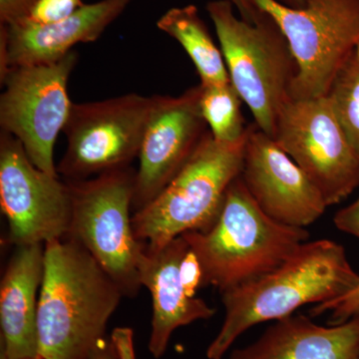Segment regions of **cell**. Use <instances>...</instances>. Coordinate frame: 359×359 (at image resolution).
<instances>
[{
	"label": "cell",
	"mask_w": 359,
	"mask_h": 359,
	"mask_svg": "<svg viewBox=\"0 0 359 359\" xmlns=\"http://www.w3.org/2000/svg\"><path fill=\"white\" fill-rule=\"evenodd\" d=\"M122 297L117 283L76 241L66 237L45 244L39 358L89 359Z\"/></svg>",
	"instance_id": "cell-1"
},
{
	"label": "cell",
	"mask_w": 359,
	"mask_h": 359,
	"mask_svg": "<svg viewBox=\"0 0 359 359\" xmlns=\"http://www.w3.org/2000/svg\"><path fill=\"white\" fill-rule=\"evenodd\" d=\"M358 283L359 275L341 245L308 241L273 271L222 294L224 323L205 355L223 359L250 327L287 318L306 304L334 302Z\"/></svg>",
	"instance_id": "cell-2"
},
{
	"label": "cell",
	"mask_w": 359,
	"mask_h": 359,
	"mask_svg": "<svg viewBox=\"0 0 359 359\" xmlns=\"http://www.w3.org/2000/svg\"><path fill=\"white\" fill-rule=\"evenodd\" d=\"M182 237L199 261L204 285L223 294L278 268L308 242L309 233L269 217L238 175L214 224Z\"/></svg>",
	"instance_id": "cell-3"
},
{
	"label": "cell",
	"mask_w": 359,
	"mask_h": 359,
	"mask_svg": "<svg viewBox=\"0 0 359 359\" xmlns=\"http://www.w3.org/2000/svg\"><path fill=\"white\" fill-rule=\"evenodd\" d=\"M231 0H212L207 11L215 25L231 83L262 131L273 138L276 118L297 72L280 26L264 13L250 23L233 13Z\"/></svg>",
	"instance_id": "cell-4"
},
{
	"label": "cell",
	"mask_w": 359,
	"mask_h": 359,
	"mask_svg": "<svg viewBox=\"0 0 359 359\" xmlns=\"http://www.w3.org/2000/svg\"><path fill=\"white\" fill-rule=\"evenodd\" d=\"M245 143V139L222 143L209 130L164 190L134 212L136 238L146 247L160 248L188 231L209 229L218 218L229 187L241 174Z\"/></svg>",
	"instance_id": "cell-5"
},
{
	"label": "cell",
	"mask_w": 359,
	"mask_h": 359,
	"mask_svg": "<svg viewBox=\"0 0 359 359\" xmlns=\"http://www.w3.org/2000/svg\"><path fill=\"white\" fill-rule=\"evenodd\" d=\"M136 172L129 167L93 179L67 181L72 195V219L67 237L88 250L122 290L138 294L139 264L145 245L132 224Z\"/></svg>",
	"instance_id": "cell-6"
},
{
	"label": "cell",
	"mask_w": 359,
	"mask_h": 359,
	"mask_svg": "<svg viewBox=\"0 0 359 359\" xmlns=\"http://www.w3.org/2000/svg\"><path fill=\"white\" fill-rule=\"evenodd\" d=\"M280 26L297 62L292 99L325 96L359 44V0H306L301 8L250 0Z\"/></svg>",
	"instance_id": "cell-7"
},
{
	"label": "cell",
	"mask_w": 359,
	"mask_h": 359,
	"mask_svg": "<svg viewBox=\"0 0 359 359\" xmlns=\"http://www.w3.org/2000/svg\"><path fill=\"white\" fill-rule=\"evenodd\" d=\"M77 59L73 50L53 63L15 66L0 74L2 132L18 139L33 165L52 176H59L54 146L72 109L68 81Z\"/></svg>",
	"instance_id": "cell-8"
},
{
	"label": "cell",
	"mask_w": 359,
	"mask_h": 359,
	"mask_svg": "<svg viewBox=\"0 0 359 359\" xmlns=\"http://www.w3.org/2000/svg\"><path fill=\"white\" fill-rule=\"evenodd\" d=\"M156 96L127 94L73 103L63 133L67 147L57 167L68 181H81L129 167L138 157Z\"/></svg>",
	"instance_id": "cell-9"
},
{
	"label": "cell",
	"mask_w": 359,
	"mask_h": 359,
	"mask_svg": "<svg viewBox=\"0 0 359 359\" xmlns=\"http://www.w3.org/2000/svg\"><path fill=\"white\" fill-rule=\"evenodd\" d=\"M273 139L311 180L328 207L339 204L359 186V153L327 95L285 101Z\"/></svg>",
	"instance_id": "cell-10"
},
{
	"label": "cell",
	"mask_w": 359,
	"mask_h": 359,
	"mask_svg": "<svg viewBox=\"0 0 359 359\" xmlns=\"http://www.w3.org/2000/svg\"><path fill=\"white\" fill-rule=\"evenodd\" d=\"M0 205L8 222V241L15 247L67 237L72 219L68 182L33 165L18 139L0 136Z\"/></svg>",
	"instance_id": "cell-11"
},
{
	"label": "cell",
	"mask_w": 359,
	"mask_h": 359,
	"mask_svg": "<svg viewBox=\"0 0 359 359\" xmlns=\"http://www.w3.org/2000/svg\"><path fill=\"white\" fill-rule=\"evenodd\" d=\"M201 86L178 97L156 95L135 178L134 211L157 197L185 166L209 132L201 114Z\"/></svg>",
	"instance_id": "cell-12"
},
{
	"label": "cell",
	"mask_w": 359,
	"mask_h": 359,
	"mask_svg": "<svg viewBox=\"0 0 359 359\" xmlns=\"http://www.w3.org/2000/svg\"><path fill=\"white\" fill-rule=\"evenodd\" d=\"M240 177L257 205L278 223L306 229L328 207L311 180L256 123L248 126Z\"/></svg>",
	"instance_id": "cell-13"
},
{
	"label": "cell",
	"mask_w": 359,
	"mask_h": 359,
	"mask_svg": "<svg viewBox=\"0 0 359 359\" xmlns=\"http://www.w3.org/2000/svg\"><path fill=\"white\" fill-rule=\"evenodd\" d=\"M133 0H100L84 4L69 18L48 25H0V74L15 66L48 65L65 57L79 43L101 35Z\"/></svg>",
	"instance_id": "cell-14"
},
{
	"label": "cell",
	"mask_w": 359,
	"mask_h": 359,
	"mask_svg": "<svg viewBox=\"0 0 359 359\" xmlns=\"http://www.w3.org/2000/svg\"><path fill=\"white\" fill-rule=\"evenodd\" d=\"M189 245L179 237L160 248H144L139 264V280L150 292L152 328L148 348L153 358L166 353L175 330L216 313L204 299L187 294L180 276V264Z\"/></svg>",
	"instance_id": "cell-15"
},
{
	"label": "cell",
	"mask_w": 359,
	"mask_h": 359,
	"mask_svg": "<svg viewBox=\"0 0 359 359\" xmlns=\"http://www.w3.org/2000/svg\"><path fill=\"white\" fill-rule=\"evenodd\" d=\"M44 245L16 247L0 285L1 359L39 358L37 313Z\"/></svg>",
	"instance_id": "cell-16"
},
{
	"label": "cell",
	"mask_w": 359,
	"mask_h": 359,
	"mask_svg": "<svg viewBox=\"0 0 359 359\" xmlns=\"http://www.w3.org/2000/svg\"><path fill=\"white\" fill-rule=\"evenodd\" d=\"M359 316L323 327L304 316L276 320L259 339L235 349L230 359H355Z\"/></svg>",
	"instance_id": "cell-17"
},
{
	"label": "cell",
	"mask_w": 359,
	"mask_h": 359,
	"mask_svg": "<svg viewBox=\"0 0 359 359\" xmlns=\"http://www.w3.org/2000/svg\"><path fill=\"white\" fill-rule=\"evenodd\" d=\"M156 25L185 49L199 74L201 84L230 83L223 53L212 40L197 6L173 7L161 16Z\"/></svg>",
	"instance_id": "cell-18"
},
{
	"label": "cell",
	"mask_w": 359,
	"mask_h": 359,
	"mask_svg": "<svg viewBox=\"0 0 359 359\" xmlns=\"http://www.w3.org/2000/svg\"><path fill=\"white\" fill-rule=\"evenodd\" d=\"M201 114L212 138L222 143H238L247 137L248 126L243 117L242 98L233 85L200 83Z\"/></svg>",
	"instance_id": "cell-19"
},
{
	"label": "cell",
	"mask_w": 359,
	"mask_h": 359,
	"mask_svg": "<svg viewBox=\"0 0 359 359\" xmlns=\"http://www.w3.org/2000/svg\"><path fill=\"white\" fill-rule=\"evenodd\" d=\"M327 96L347 139L359 153V55L356 50L335 75Z\"/></svg>",
	"instance_id": "cell-20"
},
{
	"label": "cell",
	"mask_w": 359,
	"mask_h": 359,
	"mask_svg": "<svg viewBox=\"0 0 359 359\" xmlns=\"http://www.w3.org/2000/svg\"><path fill=\"white\" fill-rule=\"evenodd\" d=\"M111 339H101L89 359H135L133 332L130 328H117Z\"/></svg>",
	"instance_id": "cell-21"
},
{
	"label": "cell",
	"mask_w": 359,
	"mask_h": 359,
	"mask_svg": "<svg viewBox=\"0 0 359 359\" xmlns=\"http://www.w3.org/2000/svg\"><path fill=\"white\" fill-rule=\"evenodd\" d=\"M330 313V325H339L359 316V283L348 294L334 302L316 304L311 309L313 316Z\"/></svg>",
	"instance_id": "cell-22"
},
{
	"label": "cell",
	"mask_w": 359,
	"mask_h": 359,
	"mask_svg": "<svg viewBox=\"0 0 359 359\" xmlns=\"http://www.w3.org/2000/svg\"><path fill=\"white\" fill-rule=\"evenodd\" d=\"M84 6L81 0H39L33 8L29 22L48 25L65 20Z\"/></svg>",
	"instance_id": "cell-23"
},
{
	"label": "cell",
	"mask_w": 359,
	"mask_h": 359,
	"mask_svg": "<svg viewBox=\"0 0 359 359\" xmlns=\"http://www.w3.org/2000/svg\"><path fill=\"white\" fill-rule=\"evenodd\" d=\"M180 276L189 297H195L199 287H204L202 268L190 248L180 264Z\"/></svg>",
	"instance_id": "cell-24"
},
{
	"label": "cell",
	"mask_w": 359,
	"mask_h": 359,
	"mask_svg": "<svg viewBox=\"0 0 359 359\" xmlns=\"http://www.w3.org/2000/svg\"><path fill=\"white\" fill-rule=\"evenodd\" d=\"M39 0H0V25L11 26L25 22Z\"/></svg>",
	"instance_id": "cell-25"
},
{
	"label": "cell",
	"mask_w": 359,
	"mask_h": 359,
	"mask_svg": "<svg viewBox=\"0 0 359 359\" xmlns=\"http://www.w3.org/2000/svg\"><path fill=\"white\" fill-rule=\"evenodd\" d=\"M334 223L339 231L359 240V198L353 204L339 210L335 214Z\"/></svg>",
	"instance_id": "cell-26"
},
{
	"label": "cell",
	"mask_w": 359,
	"mask_h": 359,
	"mask_svg": "<svg viewBox=\"0 0 359 359\" xmlns=\"http://www.w3.org/2000/svg\"><path fill=\"white\" fill-rule=\"evenodd\" d=\"M233 6L237 7L241 18L248 21V22H255L257 16H259V9L257 8L250 0H231Z\"/></svg>",
	"instance_id": "cell-27"
},
{
	"label": "cell",
	"mask_w": 359,
	"mask_h": 359,
	"mask_svg": "<svg viewBox=\"0 0 359 359\" xmlns=\"http://www.w3.org/2000/svg\"><path fill=\"white\" fill-rule=\"evenodd\" d=\"M283 6L292 7V8H301L306 4V0H276Z\"/></svg>",
	"instance_id": "cell-28"
},
{
	"label": "cell",
	"mask_w": 359,
	"mask_h": 359,
	"mask_svg": "<svg viewBox=\"0 0 359 359\" xmlns=\"http://www.w3.org/2000/svg\"><path fill=\"white\" fill-rule=\"evenodd\" d=\"M356 52H358V54L359 55V44H358V48H356Z\"/></svg>",
	"instance_id": "cell-29"
},
{
	"label": "cell",
	"mask_w": 359,
	"mask_h": 359,
	"mask_svg": "<svg viewBox=\"0 0 359 359\" xmlns=\"http://www.w3.org/2000/svg\"><path fill=\"white\" fill-rule=\"evenodd\" d=\"M355 359H359V353H358V358H356Z\"/></svg>",
	"instance_id": "cell-30"
},
{
	"label": "cell",
	"mask_w": 359,
	"mask_h": 359,
	"mask_svg": "<svg viewBox=\"0 0 359 359\" xmlns=\"http://www.w3.org/2000/svg\"><path fill=\"white\" fill-rule=\"evenodd\" d=\"M33 359H42V358H33Z\"/></svg>",
	"instance_id": "cell-31"
}]
</instances>
